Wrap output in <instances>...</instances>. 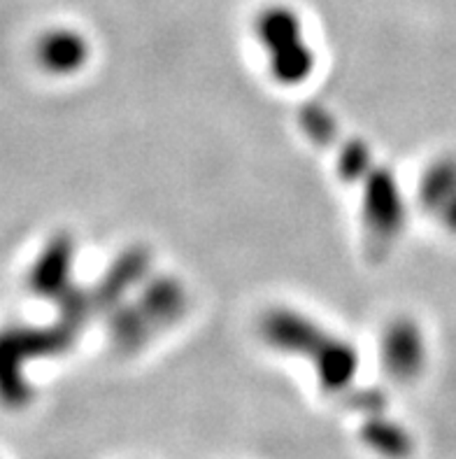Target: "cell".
I'll use <instances>...</instances> for the list:
<instances>
[{"label":"cell","mask_w":456,"mask_h":459,"mask_svg":"<svg viewBox=\"0 0 456 459\" xmlns=\"http://www.w3.org/2000/svg\"><path fill=\"white\" fill-rule=\"evenodd\" d=\"M364 221L370 247H382L387 250L393 238L403 231L405 205L400 198L399 185L387 169L373 166L364 178Z\"/></svg>","instance_id":"277c9868"},{"label":"cell","mask_w":456,"mask_h":459,"mask_svg":"<svg viewBox=\"0 0 456 459\" xmlns=\"http://www.w3.org/2000/svg\"><path fill=\"white\" fill-rule=\"evenodd\" d=\"M80 329L65 320L54 326H7L0 329V403L23 408L33 399L26 364L42 357L64 355L75 343Z\"/></svg>","instance_id":"7a4b0ae2"},{"label":"cell","mask_w":456,"mask_h":459,"mask_svg":"<svg viewBox=\"0 0 456 459\" xmlns=\"http://www.w3.org/2000/svg\"><path fill=\"white\" fill-rule=\"evenodd\" d=\"M373 154L361 140H349L340 152L338 169L347 182H361L373 170Z\"/></svg>","instance_id":"30bf717a"},{"label":"cell","mask_w":456,"mask_h":459,"mask_svg":"<svg viewBox=\"0 0 456 459\" xmlns=\"http://www.w3.org/2000/svg\"><path fill=\"white\" fill-rule=\"evenodd\" d=\"M254 26L272 77L287 87L305 82L314 68V56L305 42L301 17L289 7L271 5L256 17Z\"/></svg>","instance_id":"3957f363"},{"label":"cell","mask_w":456,"mask_h":459,"mask_svg":"<svg viewBox=\"0 0 456 459\" xmlns=\"http://www.w3.org/2000/svg\"><path fill=\"white\" fill-rule=\"evenodd\" d=\"M424 338L419 326L410 320H396L382 336V361L391 378L412 380L424 368Z\"/></svg>","instance_id":"8992f818"},{"label":"cell","mask_w":456,"mask_h":459,"mask_svg":"<svg viewBox=\"0 0 456 459\" xmlns=\"http://www.w3.org/2000/svg\"><path fill=\"white\" fill-rule=\"evenodd\" d=\"M263 338L272 348L296 352L317 367L319 383L323 390L342 392L354 380L358 367L357 350L342 338L331 336L322 326L314 325L294 310H272L261 322Z\"/></svg>","instance_id":"6da1fadb"},{"label":"cell","mask_w":456,"mask_h":459,"mask_svg":"<svg viewBox=\"0 0 456 459\" xmlns=\"http://www.w3.org/2000/svg\"><path fill=\"white\" fill-rule=\"evenodd\" d=\"M301 124L303 128H305V134L310 135L314 143H319V145H326V143H331L335 135V119L331 117L329 110H323L322 105L317 103H310L303 108L301 112Z\"/></svg>","instance_id":"8fae6325"},{"label":"cell","mask_w":456,"mask_h":459,"mask_svg":"<svg viewBox=\"0 0 456 459\" xmlns=\"http://www.w3.org/2000/svg\"><path fill=\"white\" fill-rule=\"evenodd\" d=\"M419 198L445 229L456 233V159H440L428 166L419 185Z\"/></svg>","instance_id":"ba28073f"},{"label":"cell","mask_w":456,"mask_h":459,"mask_svg":"<svg viewBox=\"0 0 456 459\" xmlns=\"http://www.w3.org/2000/svg\"><path fill=\"white\" fill-rule=\"evenodd\" d=\"M73 255H75V243L70 240V236H65V233L54 236L30 268L29 287L33 290V294L42 299H52L54 303L65 297L73 290V285H70Z\"/></svg>","instance_id":"5b68a950"},{"label":"cell","mask_w":456,"mask_h":459,"mask_svg":"<svg viewBox=\"0 0 456 459\" xmlns=\"http://www.w3.org/2000/svg\"><path fill=\"white\" fill-rule=\"evenodd\" d=\"M87 38L75 29H52L40 35L35 45L38 64L52 75H75L89 61Z\"/></svg>","instance_id":"52a82bcc"},{"label":"cell","mask_w":456,"mask_h":459,"mask_svg":"<svg viewBox=\"0 0 456 459\" xmlns=\"http://www.w3.org/2000/svg\"><path fill=\"white\" fill-rule=\"evenodd\" d=\"M361 441L384 459H408L412 455L410 434L391 420L382 418V413H370L361 425Z\"/></svg>","instance_id":"9c48e42d"}]
</instances>
